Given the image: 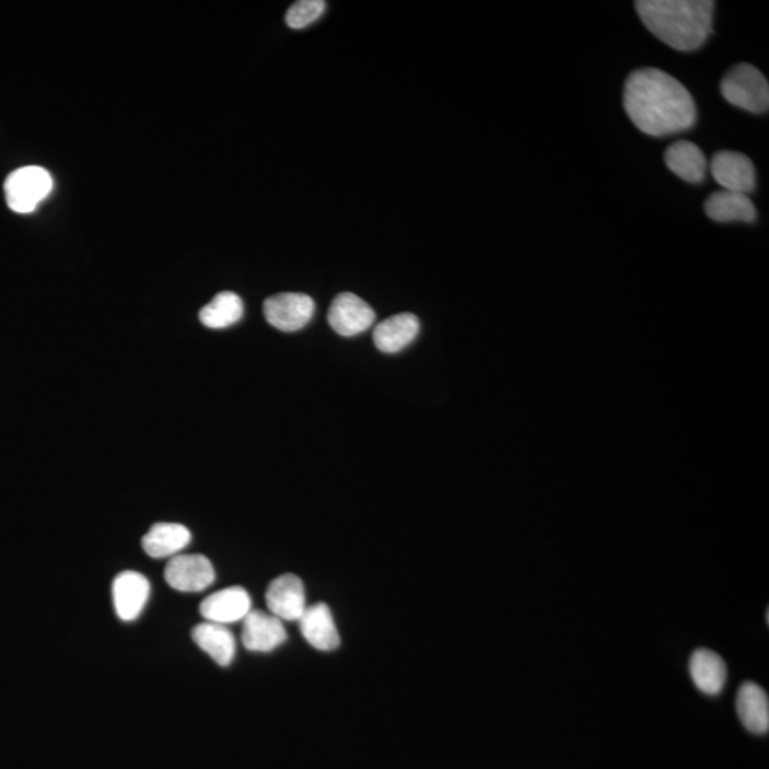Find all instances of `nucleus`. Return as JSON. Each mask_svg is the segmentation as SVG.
<instances>
[{"label":"nucleus","instance_id":"obj_13","mask_svg":"<svg viewBox=\"0 0 769 769\" xmlns=\"http://www.w3.org/2000/svg\"><path fill=\"white\" fill-rule=\"evenodd\" d=\"M300 630L306 643L319 651H334L341 644L331 608L325 603L306 607L301 616Z\"/></svg>","mask_w":769,"mask_h":769},{"label":"nucleus","instance_id":"obj_10","mask_svg":"<svg viewBox=\"0 0 769 769\" xmlns=\"http://www.w3.org/2000/svg\"><path fill=\"white\" fill-rule=\"evenodd\" d=\"M244 648L256 653H270L287 641V630L278 617L261 610H252L243 620Z\"/></svg>","mask_w":769,"mask_h":769},{"label":"nucleus","instance_id":"obj_7","mask_svg":"<svg viewBox=\"0 0 769 769\" xmlns=\"http://www.w3.org/2000/svg\"><path fill=\"white\" fill-rule=\"evenodd\" d=\"M375 319V311L370 304L352 292L335 296L328 313V323L334 331L348 338L368 331Z\"/></svg>","mask_w":769,"mask_h":769},{"label":"nucleus","instance_id":"obj_16","mask_svg":"<svg viewBox=\"0 0 769 769\" xmlns=\"http://www.w3.org/2000/svg\"><path fill=\"white\" fill-rule=\"evenodd\" d=\"M191 541V532L180 523H155L145 533L141 545L153 559L174 558Z\"/></svg>","mask_w":769,"mask_h":769},{"label":"nucleus","instance_id":"obj_4","mask_svg":"<svg viewBox=\"0 0 769 769\" xmlns=\"http://www.w3.org/2000/svg\"><path fill=\"white\" fill-rule=\"evenodd\" d=\"M54 190V178L46 168L26 166L9 174L4 182V196L9 209L18 214H27L37 209Z\"/></svg>","mask_w":769,"mask_h":769},{"label":"nucleus","instance_id":"obj_14","mask_svg":"<svg viewBox=\"0 0 769 769\" xmlns=\"http://www.w3.org/2000/svg\"><path fill=\"white\" fill-rule=\"evenodd\" d=\"M421 324L417 315L410 313L396 314L382 321L374 329V343L381 352L396 353L403 351L418 337Z\"/></svg>","mask_w":769,"mask_h":769},{"label":"nucleus","instance_id":"obj_21","mask_svg":"<svg viewBox=\"0 0 769 769\" xmlns=\"http://www.w3.org/2000/svg\"><path fill=\"white\" fill-rule=\"evenodd\" d=\"M243 315V300L234 292L223 291L200 311V321L207 328L224 329L237 324Z\"/></svg>","mask_w":769,"mask_h":769},{"label":"nucleus","instance_id":"obj_5","mask_svg":"<svg viewBox=\"0 0 769 769\" xmlns=\"http://www.w3.org/2000/svg\"><path fill=\"white\" fill-rule=\"evenodd\" d=\"M314 313V300L300 292H281L264 302L267 323L282 333L300 331L310 324Z\"/></svg>","mask_w":769,"mask_h":769},{"label":"nucleus","instance_id":"obj_1","mask_svg":"<svg viewBox=\"0 0 769 769\" xmlns=\"http://www.w3.org/2000/svg\"><path fill=\"white\" fill-rule=\"evenodd\" d=\"M622 103L643 133L663 137L690 130L697 121L695 98L672 74L655 68L634 70L626 80Z\"/></svg>","mask_w":769,"mask_h":769},{"label":"nucleus","instance_id":"obj_19","mask_svg":"<svg viewBox=\"0 0 769 769\" xmlns=\"http://www.w3.org/2000/svg\"><path fill=\"white\" fill-rule=\"evenodd\" d=\"M690 674L698 690L704 695L716 696L723 691L729 669L723 657L709 649H700L690 659Z\"/></svg>","mask_w":769,"mask_h":769},{"label":"nucleus","instance_id":"obj_9","mask_svg":"<svg viewBox=\"0 0 769 769\" xmlns=\"http://www.w3.org/2000/svg\"><path fill=\"white\" fill-rule=\"evenodd\" d=\"M268 610L281 621H299L306 610L305 587L299 575L282 574L272 580L266 594Z\"/></svg>","mask_w":769,"mask_h":769},{"label":"nucleus","instance_id":"obj_12","mask_svg":"<svg viewBox=\"0 0 769 769\" xmlns=\"http://www.w3.org/2000/svg\"><path fill=\"white\" fill-rule=\"evenodd\" d=\"M150 582L137 572H123L113 582V603L123 621L139 619L150 597Z\"/></svg>","mask_w":769,"mask_h":769},{"label":"nucleus","instance_id":"obj_18","mask_svg":"<svg viewBox=\"0 0 769 769\" xmlns=\"http://www.w3.org/2000/svg\"><path fill=\"white\" fill-rule=\"evenodd\" d=\"M737 712L741 723L754 734L769 731V700L766 690L757 683L747 681L739 687Z\"/></svg>","mask_w":769,"mask_h":769},{"label":"nucleus","instance_id":"obj_8","mask_svg":"<svg viewBox=\"0 0 769 769\" xmlns=\"http://www.w3.org/2000/svg\"><path fill=\"white\" fill-rule=\"evenodd\" d=\"M710 170L714 180L724 190L743 193L749 195L757 186L755 167L743 153L737 151H719L711 160Z\"/></svg>","mask_w":769,"mask_h":769},{"label":"nucleus","instance_id":"obj_3","mask_svg":"<svg viewBox=\"0 0 769 769\" xmlns=\"http://www.w3.org/2000/svg\"><path fill=\"white\" fill-rule=\"evenodd\" d=\"M721 94L730 105L761 115L769 107V84L761 70L749 63L734 66L721 80Z\"/></svg>","mask_w":769,"mask_h":769},{"label":"nucleus","instance_id":"obj_20","mask_svg":"<svg viewBox=\"0 0 769 769\" xmlns=\"http://www.w3.org/2000/svg\"><path fill=\"white\" fill-rule=\"evenodd\" d=\"M193 640L205 653L221 667H229L235 657L237 643L233 633L223 625L217 622H201L193 629Z\"/></svg>","mask_w":769,"mask_h":769},{"label":"nucleus","instance_id":"obj_15","mask_svg":"<svg viewBox=\"0 0 769 769\" xmlns=\"http://www.w3.org/2000/svg\"><path fill=\"white\" fill-rule=\"evenodd\" d=\"M706 214L716 223H754L757 220L751 198L743 193L721 190L712 193L704 202Z\"/></svg>","mask_w":769,"mask_h":769},{"label":"nucleus","instance_id":"obj_6","mask_svg":"<svg viewBox=\"0 0 769 769\" xmlns=\"http://www.w3.org/2000/svg\"><path fill=\"white\" fill-rule=\"evenodd\" d=\"M164 579L177 592L198 593L214 583L215 572L206 556L177 555L170 559Z\"/></svg>","mask_w":769,"mask_h":769},{"label":"nucleus","instance_id":"obj_17","mask_svg":"<svg viewBox=\"0 0 769 769\" xmlns=\"http://www.w3.org/2000/svg\"><path fill=\"white\" fill-rule=\"evenodd\" d=\"M664 162L681 180L692 184L704 182L707 159L702 150L691 141L679 140L664 153Z\"/></svg>","mask_w":769,"mask_h":769},{"label":"nucleus","instance_id":"obj_11","mask_svg":"<svg viewBox=\"0 0 769 769\" xmlns=\"http://www.w3.org/2000/svg\"><path fill=\"white\" fill-rule=\"evenodd\" d=\"M252 611V597L247 590L233 586L210 594L200 606L201 616L206 621L217 625H231L244 620Z\"/></svg>","mask_w":769,"mask_h":769},{"label":"nucleus","instance_id":"obj_22","mask_svg":"<svg viewBox=\"0 0 769 769\" xmlns=\"http://www.w3.org/2000/svg\"><path fill=\"white\" fill-rule=\"evenodd\" d=\"M325 8H327V3L324 0H300L288 9L287 25L292 30H304L311 23L318 21L325 12Z\"/></svg>","mask_w":769,"mask_h":769},{"label":"nucleus","instance_id":"obj_2","mask_svg":"<svg viewBox=\"0 0 769 769\" xmlns=\"http://www.w3.org/2000/svg\"><path fill=\"white\" fill-rule=\"evenodd\" d=\"M644 26L663 44L678 51H695L712 33L715 3L711 0H639Z\"/></svg>","mask_w":769,"mask_h":769}]
</instances>
